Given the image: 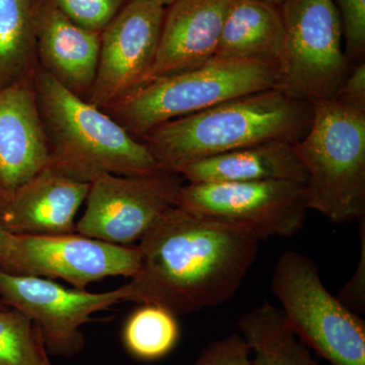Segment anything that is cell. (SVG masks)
<instances>
[{"label":"cell","mask_w":365,"mask_h":365,"mask_svg":"<svg viewBox=\"0 0 365 365\" xmlns=\"http://www.w3.org/2000/svg\"><path fill=\"white\" fill-rule=\"evenodd\" d=\"M16 242V235L11 234L0 227V270L23 275L19 261Z\"/></svg>","instance_id":"83f0119b"},{"label":"cell","mask_w":365,"mask_h":365,"mask_svg":"<svg viewBox=\"0 0 365 365\" xmlns=\"http://www.w3.org/2000/svg\"><path fill=\"white\" fill-rule=\"evenodd\" d=\"M38 66L32 0H0V91L32 78Z\"/></svg>","instance_id":"ffe728a7"},{"label":"cell","mask_w":365,"mask_h":365,"mask_svg":"<svg viewBox=\"0 0 365 365\" xmlns=\"http://www.w3.org/2000/svg\"><path fill=\"white\" fill-rule=\"evenodd\" d=\"M271 290L294 332L331 365H365V322L327 289L314 262L284 252Z\"/></svg>","instance_id":"8992f818"},{"label":"cell","mask_w":365,"mask_h":365,"mask_svg":"<svg viewBox=\"0 0 365 365\" xmlns=\"http://www.w3.org/2000/svg\"><path fill=\"white\" fill-rule=\"evenodd\" d=\"M313 105L272 90L227 101L173 120L144 134L143 141L163 170L256 144H295L311 126Z\"/></svg>","instance_id":"7a4b0ae2"},{"label":"cell","mask_w":365,"mask_h":365,"mask_svg":"<svg viewBox=\"0 0 365 365\" xmlns=\"http://www.w3.org/2000/svg\"><path fill=\"white\" fill-rule=\"evenodd\" d=\"M275 90L314 105L333 100L351 69L334 0H285Z\"/></svg>","instance_id":"52a82bcc"},{"label":"cell","mask_w":365,"mask_h":365,"mask_svg":"<svg viewBox=\"0 0 365 365\" xmlns=\"http://www.w3.org/2000/svg\"><path fill=\"white\" fill-rule=\"evenodd\" d=\"M32 1H35V0H32Z\"/></svg>","instance_id":"1f68e13d"},{"label":"cell","mask_w":365,"mask_h":365,"mask_svg":"<svg viewBox=\"0 0 365 365\" xmlns=\"http://www.w3.org/2000/svg\"><path fill=\"white\" fill-rule=\"evenodd\" d=\"M33 20L38 64L86 101L97 74L101 33L74 23L53 0L33 1Z\"/></svg>","instance_id":"5bb4252c"},{"label":"cell","mask_w":365,"mask_h":365,"mask_svg":"<svg viewBox=\"0 0 365 365\" xmlns=\"http://www.w3.org/2000/svg\"><path fill=\"white\" fill-rule=\"evenodd\" d=\"M62 13L86 30L101 33L128 0H53Z\"/></svg>","instance_id":"603a6c76"},{"label":"cell","mask_w":365,"mask_h":365,"mask_svg":"<svg viewBox=\"0 0 365 365\" xmlns=\"http://www.w3.org/2000/svg\"><path fill=\"white\" fill-rule=\"evenodd\" d=\"M184 182L169 170L143 176L102 175L91 182L76 234L120 246L139 242L176 207Z\"/></svg>","instance_id":"9c48e42d"},{"label":"cell","mask_w":365,"mask_h":365,"mask_svg":"<svg viewBox=\"0 0 365 365\" xmlns=\"http://www.w3.org/2000/svg\"><path fill=\"white\" fill-rule=\"evenodd\" d=\"M0 365H53L38 326L9 307L0 309Z\"/></svg>","instance_id":"7402d4cb"},{"label":"cell","mask_w":365,"mask_h":365,"mask_svg":"<svg viewBox=\"0 0 365 365\" xmlns=\"http://www.w3.org/2000/svg\"><path fill=\"white\" fill-rule=\"evenodd\" d=\"M336 98L349 104L365 107V63L364 60L351 67Z\"/></svg>","instance_id":"4316f807"},{"label":"cell","mask_w":365,"mask_h":365,"mask_svg":"<svg viewBox=\"0 0 365 365\" xmlns=\"http://www.w3.org/2000/svg\"><path fill=\"white\" fill-rule=\"evenodd\" d=\"M253 235L259 241L294 237L306 223V184L290 181L188 182L178 205Z\"/></svg>","instance_id":"ba28073f"},{"label":"cell","mask_w":365,"mask_h":365,"mask_svg":"<svg viewBox=\"0 0 365 365\" xmlns=\"http://www.w3.org/2000/svg\"><path fill=\"white\" fill-rule=\"evenodd\" d=\"M360 228V258L351 279L336 295L348 309L360 314L365 309V216L359 220Z\"/></svg>","instance_id":"484cf974"},{"label":"cell","mask_w":365,"mask_h":365,"mask_svg":"<svg viewBox=\"0 0 365 365\" xmlns=\"http://www.w3.org/2000/svg\"><path fill=\"white\" fill-rule=\"evenodd\" d=\"M90 185L45 170L0 207V227L16 235L76 234Z\"/></svg>","instance_id":"2e32d148"},{"label":"cell","mask_w":365,"mask_h":365,"mask_svg":"<svg viewBox=\"0 0 365 365\" xmlns=\"http://www.w3.org/2000/svg\"><path fill=\"white\" fill-rule=\"evenodd\" d=\"M294 148L307 175L309 210L334 223L365 216V107L337 98L317 103Z\"/></svg>","instance_id":"277c9868"},{"label":"cell","mask_w":365,"mask_h":365,"mask_svg":"<svg viewBox=\"0 0 365 365\" xmlns=\"http://www.w3.org/2000/svg\"><path fill=\"white\" fill-rule=\"evenodd\" d=\"M0 299L29 317L42 334L49 354L73 359L85 347L81 327L93 314L126 302L124 287L93 294L66 288L49 278L0 270Z\"/></svg>","instance_id":"30bf717a"},{"label":"cell","mask_w":365,"mask_h":365,"mask_svg":"<svg viewBox=\"0 0 365 365\" xmlns=\"http://www.w3.org/2000/svg\"><path fill=\"white\" fill-rule=\"evenodd\" d=\"M192 365H252L251 350L240 333L213 341Z\"/></svg>","instance_id":"d4e9b609"},{"label":"cell","mask_w":365,"mask_h":365,"mask_svg":"<svg viewBox=\"0 0 365 365\" xmlns=\"http://www.w3.org/2000/svg\"><path fill=\"white\" fill-rule=\"evenodd\" d=\"M180 338L177 316L153 304H141L127 319L122 340L131 356L153 361L167 356Z\"/></svg>","instance_id":"44dd1931"},{"label":"cell","mask_w":365,"mask_h":365,"mask_svg":"<svg viewBox=\"0 0 365 365\" xmlns=\"http://www.w3.org/2000/svg\"><path fill=\"white\" fill-rule=\"evenodd\" d=\"M153 1L157 2V4L167 9V7L172 6V4H175L178 0H153Z\"/></svg>","instance_id":"f1b7e54d"},{"label":"cell","mask_w":365,"mask_h":365,"mask_svg":"<svg viewBox=\"0 0 365 365\" xmlns=\"http://www.w3.org/2000/svg\"><path fill=\"white\" fill-rule=\"evenodd\" d=\"M33 85L49 146L48 169L88 184L104 174L143 176L163 170L143 141L39 66Z\"/></svg>","instance_id":"3957f363"},{"label":"cell","mask_w":365,"mask_h":365,"mask_svg":"<svg viewBox=\"0 0 365 365\" xmlns=\"http://www.w3.org/2000/svg\"><path fill=\"white\" fill-rule=\"evenodd\" d=\"M49 163L32 76L0 91V207Z\"/></svg>","instance_id":"4fadbf2b"},{"label":"cell","mask_w":365,"mask_h":365,"mask_svg":"<svg viewBox=\"0 0 365 365\" xmlns=\"http://www.w3.org/2000/svg\"><path fill=\"white\" fill-rule=\"evenodd\" d=\"M230 2L178 0L165 9L157 56L146 81L192 71L215 59Z\"/></svg>","instance_id":"9a60e30c"},{"label":"cell","mask_w":365,"mask_h":365,"mask_svg":"<svg viewBox=\"0 0 365 365\" xmlns=\"http://www.w3.org/2000/svg\"><path fill=\"white\" fill-rule=\"evenodd\" d=\"M342 25L346 56L359 63L365 53V0H334Z\"/></svg>","instance_id":"cb8c5ba5"},{"label":"cell","mask_w":365,"mask_h":365,"mask_svg":"<svg viewBox=\"0 0 365 365\" xmlns=\"http://www.w3.org/2000/svg\"><path fill=\"white\" fill-rule=\"evenodd\" d=\"M237 327L253 353L252 365H318L279 307L269 302L242 314Z\"/></svg>","instance_id":"d6986e66"},{"label":"cell","mask_w":365,"mask_h":365,"mask_svg":"<svg viewBox=\"0 0 365 365\" xmlns=\"http://www.w3.org/2000/svg\"><path fill=\"white\" fill-rule=\"evenodd\" d=\"M277 79V64L215 58L192 71L145 81L103 111L140 139L173 120L272 90Z\"/></svg>","instance_id":"5b68a950"},{"label":"cell","mask_w":365,"mask_h":365,"mask_svg":"<svg viewBox=\"0 0 365 365\" xmlns=\"http://www.w3.org/2000/svg\"><path fill=\"white\" fill-rule=\"evenodd\" d=\"M7 309V307L4 306V302H1V299H0V309Z\"/></svg>","instance_id":"4dcf8cb0"},{"label":"cell","mask_w":365,"mask_h":365,"mask_svg":"<svg viewBox=\"0 0 365 365\" xmlns=\"http://www.w3.org/2000/svg\"><path fill=\"white\" fill-rule=\"evenodd\" d=\"M165 7L128 0L101 32L95 83L86 102L105 109L148 81L157 56Z\"/></svg>","instance_id":"8fae6325"},{"label":"cell","mask_w":365,"mask_h":365,"mask_svg":"<svg viewBox=\"0 0 365 365\" xmlns=\"http://www.w3.org/2000/svg\"><path fill=\"white\" fill-rule=\"evenodd\" d=\"M284 43L280 7L264 0H232L215 58L278 64Z\"/></svg>","instance_id":"ac0fdd59"},{"label":"cell","mask_w":365,"mask_h":365,"mask_svg":"<svg viewBox=\"0 0 365 365\" xmlns=\"http://www.w3.org/2000/svg\"><path fill=\"white\" fill-rule=\"evenodd\" d=\"M16 241L23 275L58 278L78 289L107 277H133L140 266L137 246L110 244L76 232L16 235Z\"/></svg>","instance_id":"7c38bea8"},{"label":"cell","mask_w":365,"mask_h":365,"mask_svg":"<svg viewBox=\"0 0 365 365\" xmlns=\"http://www.w3.org/2000/svg\"><path fill=\"white\" fill-rule=\"evenodd\" d=\"M177 173L188 182L290 181L306 184V169L294 144L268 143L228 151L184 165Z\"/></svg>","instance_id":"e0dca14e"},{"label":"cell","mask_w":365,"mask_h":365,"mask_svg":"<svg viewBox=\"0 0 365 365\" xmlns=\"http://www.w3.org/2000/svg\"><path fill=\"white\" fill-rule=\"evenodd\" d=\"M259 242L176 206L137 245L140 266L123 285L126 302L158 304L177 317L222 306L253 267Z\"/></svg>","instance_id":"6da1fadb"},{"label":"cell","mask_w":365,"mask_h":365,"mask_svg":"<svg viewBox=\"0 0 365 365\" xmlns=\"http://www.w3.org/2000/svg\"><path fill=\"white\" fill-rule=\"evenodd\" d=\"M264 1L269 2V4H273V6L280 7L285 0H264Z\"/></svg>","instance_id":"f546056e"}]
</instances>
